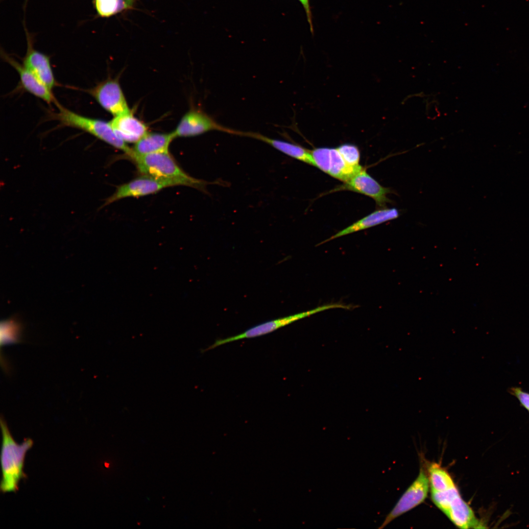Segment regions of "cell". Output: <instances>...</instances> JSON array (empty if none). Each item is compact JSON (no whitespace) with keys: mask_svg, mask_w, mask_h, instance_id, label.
<instances>
[{"mask_svg":"<svg viewBox=\"0 0 529 529\" xmlns=\"http://www.w3.org/2000/svg\"><path fill=\"white\" fill-rule=\"evenodd\" d=\"M446 515L459 528H478L479 525L473 510L460 495L452 502Z\"/></svg>","mask_w":529,"mask_h":529,"instance_id":"17","label":"cell"},{"mask_svg":"<svg viewBox=\"0 0 529 529\" xmlns=\"http://www.w3.org/2000/svg\"><path fill=\"white\" fill-rule=\"evenodd\" d=\"M1 56L6 62L17 71L20 76V84L24 90L48 103L57 102L51 90L23 64L19 63L4 52L1 54Z\"/></svg>","mask_w":529,"mask_h":529,"instance_id":"12","label":"cell"},{"mask_svg":"<svg viewBox=\"0 0 529 529\" xmlns=\"http://www.w3.org/2000/svg\"><path fill=\"white\" fill-rule=\"evenodd\" d=\"M2 440L0 455L2 480L0 489L2 493L16 492L21 480L26 479L24 471L26 453L33 445V441L26 438L21 444L15 441L5 420L0 418Z\"/></svg>","mask_w":529,"mask_h":529,"instance_id":"1","label":"cell"},{"mask_svg":"<svg viewBox=\"0 0 529 529\" xmlns=\"http://www.w3.org/2000/svg\"><path fill=\"white\" fill-rule=\"evenodd\" d=\"M175 138L173 132L170 133H147L135 144L132 148L134 156L168 152L169 145Z\"/></svg>","mask_w":529,"mask_h":529,"instance_id":"16","label":"cell"},{"mask_svg":"<svg viewBox=\"0 0 529 529\" xmlns=\"http://www.w3.org/2000/svg\"><path fill=\"white\" fill-rule=\"evenodd\" d=\"M429 479L421 468L419 474L385 517L379 529H383L394 519L422 503L427 497Z\"/></svg>","mask_w":529,"mask_h":529,"instance_id":"10","label":"cell"},{"mask_svg":"<svg viewBox=\"0 0 529 529\" xmlns=\"http://www.w3.org/2000/svg\"><path fill=\"white\" fill-rule=\"evenodd\" d=\"M429 479L431 491H441L455 485L449 473L436 463L430 466Z\"/></svg>","mask_w":529,"mask_h":529,"instance_id":"18","label":"cell"},{"mask_svg":"<svg viewBox=\"0 0 529 529\" xmlns=\"http://www.w3.org/2000/svg\"><path fill=\"white\" fill-rule=\"evenodd\" d=\"M509 392L516 397L522 406L529 412V393L524 391L519 387L510 388Z\"/></svg>","mask_w":529,"mask_h":529,"instance_id":"23","label":"cell"},{"mask_svg":"<svg viewBox=\"0 0 529 529\" xmlns=\"http://www.w3.org/2000/svg\"><path fill=\"white\" fill-rule=\"evenodd\" d=\"M314 167L343 182L362 167L353 168L345 161L337 148L318 147L311 151Z\"/></svg>","mask_w":529,"mask_h":529,"instance_id":"7","label":"cell"},{"mask_svg":"<svg viewBox=\"0 0 529 529\" xmlns=\"http://www.w3.org/2000/svg\"><path fill=\"white\" fill-rule=\"evenodd\" d=\"M109 122L117 136L125 143H136L148 133L145 124L131 112L114 117Z\"/></svg>","mask_w":529,"mask_h":529,"instance_id":"13","label":"cell"},{"mask_svg":"<svg viewBox=\"0 0 529 529\" xmlns=\"http://www.w3.org/2000/svg\"><path fill=\"white\" fill-rule=\"evenodd\" d=\"M181 185L189 187L187 182L182 180L143 175L118 187L115 193L107 199L104 205L124 198L145 196L168 187Z\"/></svg>","mask_w":529,"mask_h":529,"instance_id":"4","label":"cell"},{"mask_svg":"<svg viewBox=\"0 0 529 529\" xmlns=\"http://www.w3.org/2000/svg\"><path fill=\"white\" fill-rule=\"evenodd\" d=\"M241 136L253 138L262 141L290 157L314 166L311 150L300 145L270 138L259 133L251 131H242Z\"/></svg>","mask_w":529,"mask_h":529,"instance_id":"15","label":"cell"},{"mask_svg":"<svg viewBox=\"0 0 529 529\" xmlns=\"http://www.w3.org/2000/svg\"><path fill=\"white\" fill-rule=\"evenodd\" d=\"M56 104L59 112L51 114L50 118L59 121L62 125L84 131L123 151L129 157L132 156V148L117 136L109 122L85 117L68 110L58 102Z\"/></svg>","mask_w":529,"mask_h":529,"instance_id":"3","label":"cell"},{"mask_svg":"<svg viewBox=\"0 0 529 529\" xmlns=\"http://www.w3.org/2000/svg\"><path fill=\"white\" fill-rule=\"evenodd\" d=\"M342 307L343 305L340 304H330L318 307L309 311L269 321L250 328L240 334L217 340L214 343L207 348L206 350L212 349L220 345L238 340L264 335L297 320L310 316L317 313L330 309L342 308Z\"/></svg>","mask_w":529,"mask_h":529,"instance_id":"9","label":"cell"},{"mask_svg":"<svg viewBox=\"0 0 529 529\" xmlns=\"http://www.w3.org/2000/svg\"><path fill=\"white\" fill-rule=\"evenodd\" d=\"M343 190L352 191L368 196L374 200L377 205L380 208H385L386 203H392L391 200L388 198L387 195L394 192L391 189L384 187L380 184L363 168L350 179L343 182L342 185L337 186L331 192Z\"/></svg>","mask_w":529,"mask_h":529,"instance_id":"6","label":"cell"},{"mask_svg":"<svg viewBox=\"0 0 529 529\" xmlns=\"http://www.w3.org/2000/svg\"><path fill=\"white\" fill-rule=\"evenodd\" d=\"M459 495V492L456 485L441 491H431L433 502L445 514L447 513L452 502Z\"/></svg>","mask_w":529,"mask_h":529,"instance_id":"20","label":"cell"},{"mask_svg":"<svg viewBox=\"0 0 529 529\" xmlns=\"http://www.w3.org/2000/svg\"><path fill=\"white\" fill-rule=\"evenodd\" d=\"M302 4L306 13L308 21L309 23L311 32H313V28L312 23V17L310 9L309 0H299Z\"/></svg>","mask_w":529,"mask_h":529,"instance_id":"24","label":"cell"},{"mask_svg":"<svg viewBox=\"0 0 529 529\" xmlns=\"http://www.w3.org/2000/svg\"><path fill=\"white\" fill-rule=\"evenodd\" d=\"M87 91L104 109L114 117L130 112L117 79L108 78Z\"/></svg>","mask_w":529,"mask_h":529,"instance_id":"8","label":"cell"},{"mask_svg":"<svg viewBox=\"0 0 529 529\" xmlns=\"http://www.w3.org/2000/svg\"><path fill=\"white\" fill-rule=\"evenodd\" d=\"M27 50L23 60V65L31 72L44 85L52 90L56 85L49 57L34 49L32 40L26 32Z\"/></svg>","mask_w":529,"mask_h":529,"instance_id":"11","label":"cell"},{"mask_svg":"<svg viewBox=\"0 0 529 529\" xmlns=\"http://www.w3.org/2000/svg\"><path fill=\"white\" fill-rule=\"evenodd\" d=\"M337 148L349 166L353 168H358L361 166L359 164L360 152L356 145L344 144Z\"/></svg>","mask_w":529,"mask_h":529,"instance_id":"22","label":"cell"},{"mask_svg":"<svg viewBox=\"0 0 529 529\" xmlns=\"http://www.w3.org/2000/svg\"><path fill=\"white\" fill-rule=\"evenodd\" d=\"M135 0H126V1L127 2V3H128V4H129V5H130L131 6H132V4H133V2H134V1H135Z\"/></svg>","mask_w":529,"mask_h":529,"instance_id":"25","label":"cell"},{"mask_svg":"<svg viewBox=\"0 0 529 529\" xmlns=\"http://www.w3.org/2000/svg\"><path fill=\"white\" fill-rule=\"evenodd\" d=\"M211 131L239 136L240 131L224 126L214 118L198 108H192L181 119L173 133L176 137H189Z\"/></svg>","mask_w":529,"mask_h":529,"instance_id":"5","label":"cell"},{"mask_svg":"<svg viewBox=\"0 0 529 529\" xmlns=\"http://www.w3.org/2000/svg\"><path fill=\"white\" fill-rule=\"evenodd\" d=\"M399 216L396 208H380L340 230L318 245L348 234L366 229L384 222L395 219Z\"/></svg>","mask_w":529,"mask_h":529,"instance_id":"14","label":"cell"},{"mask_svg":"<svg viewBox=\"0 0 529 529\" xmlns=\"http://www.w3.org/2000/svg\"><path fill=\"white\" fill-rule=\"evenodd\" d=\"M94 3L99 16L106 18L131 7L126 0H95Z\"/></svg>","mask_w":529,"mask_h":529,"instance_id":"19","label":"cell"},{"mask_svg":"<svg viewBox=\"0 0 529 529\" xmlns=\"http://www.w3.org/2000/svg\"><path fill=\"white\" fill-rule=\"evenodd\" d=\"M20 327L15 321L2 322L0 327V346L17 343L20 340Z\"/></svg>","mask_w":529,"mask_h":529,"instance_id":"21","label":"cell"},{"mask_svg":"<svg viewBox=\"0 0 529 529\" xmlns=\"http://www.w3.org/2000/svg\"><path fill=\"white\" fill-rule=\"evenodd\" d=\"M142 174L155 177L177 179L187 182L189 187L206 191L209 183L187 174L168 152H159L131 158Z\"/></svg>","mask_w":529,"mask_h":529,"instance_id":"2","label":"cell"}]
</instances>
